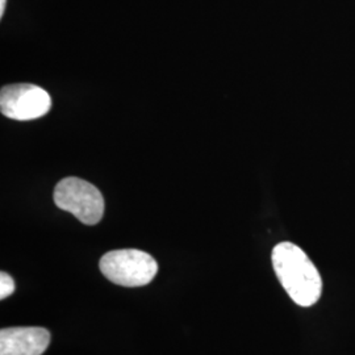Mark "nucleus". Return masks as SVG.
Returning <instances> with one entry per match:
<instances>
[{"instance_id":"f03ea898","label":"nucleus","mask_w":355,"mask_h":355,"mask_svg":"<svg viewBox=\"0 0 355 355\" xmlns=\"http://www.w3.org/2000/svg\"><path fill=\"white\" fill-rule=\"evenodd\" d=\"M99 267L107 279L123 287L146 286L158 271V263L152 255L137 249L112 250L104 254Z\"/></svg>"},{"instance_id":"39448f33","label":"nucleus","mask_w":355,"mask_h":355,"mask_svg":"<svg viewBox=\"0 0 355 355\" xmlns=\"http://www.w3.org/2000/svg\"><path fill=\"white\" fill-rule=\"evenodd\" d=\"M51 343L45 328H7L0 331V355H41Z\"/></svg>"},{"instance_id":"20e7f679","label":"nucleus","mask_w":355,"mask_h":355,"mask_svg":"<svg viewBox=\"0 0 355 355\" xmlns=\"http://www.w3.org/2000/svg\"><path fill=\"white\" fill-rule=\"evenodd\" d=\"M51 107V95L35 85H10L0 91V111L8 119L35 120L48 114Z\"/></svg>"},{"instance_id":"7ed1b4c3","label":"nucleus","mask_w":355,"mask_h":355,"mask_svg":"<svg viewBox=\"0 0 355 355\" xmlns=\"http://www.w3.org/2000/svg\"><path fill=\"white\" fill-rule=\"evenodd\" d=\"M54 203L86 225L98 224L104 215V199L101 191L79 178H64L55 186Z\"/></svg>"},{"instance_id":"f257e3e1","label":"nucleus","mask_w":355,"mask_h":355,"mask_svg":"<svg viewBox=\"0 0 355 355\" xmlns=\"http://www.w3.org/2000/svg\"><path fill=\"white\" fill-rule=\"evenodd\" d=\"M271 259L280 284L293 303L304 308L318 303L322 293V279L302 248L292 242H280L274 248Z\"/></svg>"},{"instance_id":"0eeeda50","label":"nucleus","mask_w":355,"mask_h":355,"mask_svg":"<svg viewBox=\"0 0 355 355\" xmlns=\"http://www.w3.org/2000/svg\"><path fill=\"white\" fill-rule=\"evenodd\" d=\"M6 1L7 0H0V17L3 16V13H4V8H6Z\"/></svg>"},{"instance_id":"423d86ee","label":"nucleus","mask_w":355,"mask_h":355,"mask_svg":"<svg viewBox=\"0 0 355 355\" xmlns=\"http://www.w3.org/2000/svg\"><path fill=\"white\" fill-rule=\"evenodd\" d=\"M15 280L4 271L0 272V299L4 300L15 291Z\"/></svg>"}]
</instances>
